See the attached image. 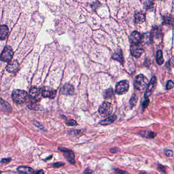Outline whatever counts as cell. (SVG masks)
<instances>
[{
	"label": "cell",
	"mask_w": 174,
	"mask_h": 174,
	"mask_svg": "<svg viewBox=\"0 0 174 174\" xmlns=\"http://www.w3.org/2000/svg\"><path fill=\"white\" fill-rule=\"evenodd\" d=\"M158 168L159 170L162 171V172L166 173V168L165 166H163L160 165V164H158Z\"/></svg>",
	"instance_id": "obj_31"
},
{
	"label": "cell",
	"mask_w": 174,
	"mask_h": 174,
	"mask_svg": "<svg viewBox=\"0 0 174 174\" xmlns=\"http://www.w3.org/2000/svg\"><path fill=\"white\" fill-rule=\"evenodd\" d=\"M156 134L154 133L153 132H149L147 134V135L146 136V137L147 138H150V139H153L154 138L155 136H156Z\"/></svg>",
	"instance_id": "obj_29"
},
{
	"label": "cell",
	"mask_w": 174,
	"mask_h": 174,
	"mask_svg": "<svg viewBox=\"0 0 174 174\" xmlns=\"http://www.w3.org/2000/svg\"><path fill=\"white\" fill-rule=\"evenodd\" d=\"M13 56V49L9 46H7L4 48L1 55V60L5 62H9Z\"/></svg>",
	"instance_id": "obj_5"
},
{
	"label": "cell",
	"mask_w": 174,
	"mask_h": 174,
	"mask_svg": "<svg viewBox=\"0 0 174 174\" xmlns=\"http://www.w3.org/2000/svg\"><path fill=\"white\" fill-rule=\"evenodd\" d=\"M28 96V93L26 91L22 90H15L12 93V98L15 103H20L24 102Z\"/></svg>",
	"instance_id": "obj_1"
},
{
	"label": "cell",
	"mask_w": 174,
	"mask_h": 174,
	"mask_svg": "<svg viewBox=\"0 0 174 174\" xmlns=\"http://www.w3.org/2000/svg\"><path fill=\"white\" fill-rule=\"evenodd\" d=\"M149 99H146L145 101H144V102L142 103V110L145 109L147 108V107L149 105Z\"/></svg>",
	"instance_id": "obj_30"
},
{
	"label": "cell",
	"mask_w": 174,
	"mask_h": 174,
	"mask_svg": "<svg viewBox=\"0 0 174 174\" xmlns=\"http://www.w3.org/2000/svg\"><path fill=\"white\" fill-rule=\"evenodd\" d=\"M148 84V79L146 76L143 74H140L136 77L134 85L135 88L138 90H142Z\"/></svg>",
	"instance_id": "obj_2"
},
{
	"label": "cell",
	"mask_w": 174,
	"mask_h": 174,
	"mask_svg": "<svg viewBox=\"0 0 174 174\" xmlns=\"http://www.w3.org/2000/svg\"><path fill=\"white\" fill-rule=\"evenodd\" d=\"M156 61L159 65H162L164 62V59L163 57L162 52L161 50H159L157 52L156 55Z\"/></svg>",
	"instance_id": "obj_20"
},
{
	"label": "cell",
	"mask_w": 174,
	"mask_h": 174,
	"mask_svg": "<svg viewBox=\"0 0 174 174\" xmlns=\"http://www.w3.org/2000/svg\"><path fill=\"white\" fill-rule=\"evenodd\" d=\"M174 87V83L172 81H168L166 83V88L167 90L172 89Z\"/></svg>",
	"instance_id": "obj_25"
},
{
	"label": "cell",
	"mask_w": 174,
	"mask_h": 174,
	"mask_svg": "<svg viewBox=\"0 0 174 174\" xmlns=\"http://www.w3.org/2000/svg\"><path fill=\"white\" fill-rule=\"evenodd\" d=\"M61 93L65 95H73L74 94V88L69 84H65L63 86L61 90Z\"/></svg>",
	"instance_id": "obj_11"
},
{
	"label": "cell",
	"mask_w": 174,
	"mask_h": 174,
	"mask_svg": "<svg viewBox=\"0 0 174 174\" xmlns=\"http://www.w3.org/2000/svg\"><path fill=\"white\" fill-rule=\"evenodd\" d=\"M164 153L165 155L168 157H171L173 155V151L172 150H165L164 151Z\"/></svg>",
	"instance_id": "obj_28"
},
{
	"label": "cell",
	"mask_w": 174,
	"mask_h": 174,
	"mask_svg": "<svg viewBox=\"0 0 174 174\" xmlns=\"http://www.w3.org/2000/svg\"><path fill=\"white\" fill-rule=\"evenodd\" d=\"M113 111V106L108 102H104L100 106L99 113L102 117H107L111 115Z\"/></svg>",
	"instance_id": "obj_3"
},
{
	"label": "cell",
	"mask_w": 174,
	"mask_h": 174,
	"mask_svg": "<svg viewBox=\"0 0 174 174\" xmlns=\"http://www.w3.org/2000/svg\"><path fill=\"white\" fill-rule=\"evenodd\" d=\"M66 124L69 126H76L77 125V123L75 120L72 119L70 120L69 121L66 122Z\"/></svg>",
	"instance_id": "obj_26"
},
{
	"label": "cell",
	"mask_w": 174,
	"mask_h": 174,
	"mask_svg": "<svg viewBox=\"0 0 174 174\" xmlns=\"http://www.w3.org/2000/svg\"><path fill=\"white\" fill-rule=\"evenodd\" d=\"M64 165H65L64 164H62L61 162H58L56 163L55 164H53V166H54V167L58 168V167H60V166H64Z\"/></svg>",
	"instance_id": "obj_34"
},
{
	"label": "cell",
	"mask_w": 174,
	"mask_h": 174,
	"mask_svg": "<svg viewBox=\"0 0 174 174\" xmlns=\"http://www.w3.org/2000/svg\"><path fill=\"white\" fill-rule=\"evenodd\" d=\"M129 40L131 44L140 43L142 41V35L137 31H134L129 36Z\"/></svg>",
	"instance_id": "obj_10"
},
{
	"label": "cell",
	"mask_w": 174,
	"mask_h": 174,
	"mask_svg": "<svg viewBox=\"0 0 174 174\" xmlns=\"http://www.w3.org/2000/svg\"><path fill=\"white\" fill-rule=\"evenodd\" d=\"M129 88V83L126 80L119 81L116 87V93L118 95L125 94L127 92Z\"/></svg>",
	"instance_id": "obj_4"
},
{
	"label": "cell",
	"mask_w": 174,
	"mask_h": 174,
	"mask_svg": "<svg viewBox=\"0 0 174 174\" xmlns=\"http://www.w3.org/2000/svg\"><path fill=\"white\" fill-rule=\"evenodd\" d=\"M84 174H95L93 171L91 170L90 168H87L85 170Z\"/></svg>",
	"instance_id": "obj_32"
},
{
	"label": "cell",
	"mask_w": 174,
	"mask_h": 174,
	"mask_svg": "<svg viewBox=\"0 0 174 174\" xmlns=\"http://www.w3.org/2000/svg\"><path fill=\"white\" fill-rule=\"evenodd\" d=\"M9 34V28L6 25L0 26V40L6 39Z\"/></svg>",
	"instance_id": "obj_13"
},
{
	"label": "cell",
	"mask_w": 174,
	"mask_h": 174,
	"mask_svg": "<svg viewBox=\"0 0 174 174\" xmlns=\"http://www.w3.org/2000/svg\"><path fill=\"white\" fill-rule=\"evenodd\" d=\"M10 159H4L2 160V162L3 163H8L10 161Z\"/></svg>",
	"instance_id": "obj_36"
},
{
	"label": "cell",
	"mask_w": 174,
	"mask_h": 174,
	"mask_svg": "<svg viewBox=\"0 0 174 174\" xmlns=\"http://www.w3.org/2000/svg\"><path fill=\"white\" fill-rule=\"evenodd\" d=\"M44 174V172L42 170H39V171L36 172L34 174Z\"/></svg>",
	"instance_id": "obj_35"
},
{
	"label": "cell",
	"mask_w": 174,
	"mask_h": 174,
	"mask_svg": "<svg viewBox=\"0 0 174 174\" xmlns=\"http://www.w3.org/2000/svg\"><path fill=\"white\" fill-rule=\"evenodd\" d=\"M42 96L41 90L36 87H32L29 92V98L33 103L40 101Z\"/></svg>",
	"instance_id": "obj_6"
},
{
	"label": "cell",
	"mask_w": 174,
	"mask_h": 174,
	"mask_svg": "<svg viewBox=\"0 0 174 174\" xmlns=\"http://www.w3.org/2000/svg\"><path fill=\"white\" fill-rule=\"evenodd\" d=\"M138 102V97L135 94H133L130 100V105L131 107H133Z\"/></svg>",
	"instance_id": "obj_23"
},
{
	"label": "cell",
	"mask_w": 174,
	"mask_h": 174,
	"mask_svg": "<svg viewBox=\"0 0 174 174\" xmlns=\"http://www.w3.org/2000/svg\"><path fill=\"white\" fill-rule=\"evenodd\" d=\"M20 68V65L18 61L17 60H13L11 61L8 64L7 67V71L10 73H14L18 71Z\"/></svg>",
	"instance_id": "obj_12"
},
{
	"label": "cell",
	"mask_w": 174,
	"mask_h": 174,
	"mask_svg": "<svg viewBox=\"0 0 174 174\" xmlns=\"http://www.w3.org/2000/svg\"><path fill=\"white\" fill-rule=\"evenodd\" d=\"M144 8L147 10H151L153 9L154 7V3L151 0H147L144 3Z\"/></svg>",
	"instance_id": "obj_21"
},
{
	"label": "cell",
	"mask_w": 174,
	"mask_h": 174,
	"mask_svg": "<svg viewBox=\"0 0 174 174\" xmlns=\"http://www.w3.org/2000/svg\"><path fill=\"white\" fill-rule=\"evenodd\" d=\"M58 149L61 152H62L63 156H65V159L70 164H75V155L72 151L66 148H61V147L59 148Z\"/></svg>",
	"instance_id": "obj_9"
},
{
	"label": "cell",
	"mask_w": 174,
	"mask_h": 174,
	"mask_svg": "<svg viewBox=\"0 0 174 174\" xmlns=\"http://www.w3.org/2000/svg\"><path fill=\"white\" fill-rule=\"evenodd\" d=\"M156 86H157L156 78L155 77H152V79H151L150 83H148L147 86V88L144 94L145 98H147L152 94L156 89Z\"/></svg>",
	"instance_id": "obj_7"
},
{
	"label": "cell",
	"mask_w": 174,
	"mask_h": 174,
	"mask_svg": "<svg viewBox=\"0 0 174 174\" xmlns=\"http://www.w3.org/2000/svg\"><path fill=\"white\" fill-rule=\"evenodd\" d=\"M112 58L114 60H116V61H119L120 63L123 62V56L121 53V51L119 52H116V53H114V55L112 56Z\"/></svg>",
	"instance_id": "obj_19"
},
{
	"label": "cell",
	"mask_w": 174,
	"mask_h": 174,
	"mask_svg": "<svg viewBox=\"0 0 174 174\" xmlns=\"http://www.w3.org/2000/svg\"><path fill=\"white\" fill-rule=\"evenodd\" d=\"M134 18H135V22L138 24L142 23L145 21L146 19L145 14L141 11L136 13V14L134 15Z\"/></svg>",
	"instance_id": "obj_15"
},
{
	"label": "cell",
	"mask_w": 174,
	"mask_h": 174,
	"mask_svg": "<svg viewBox=\"0 0 174 174\" xmlns=\"http://www.w3.org/2000/svg\"><path fill=\"white\" fill-rule=\"evenodd\" d=\"M130 52L132 55L134 57L137 58L140 57L144 52L141 43L138 44H131L130 47Z\"/></svg>",
	"instance_id": "obj_8"
},
{
	"label": "cell",
	"mask_w": 174,
	"mask_h": 174,
	"mask_svg": "<svg viewBox=\"0 0 174 174\" xmlns=\"http://www.w3.org/2000/svg\"><path fill=\"white\" fill-rule=\"evenodd\" d=\"M56 94V91L55 90H47L44 89L41 90L42 96L44 97H49L50 98H54L55 97Z\"/></svg>",
	"instance_id": "obj_14"
},
{
	"label": "cell",
	"mask_w": 174,
	"mask_h": 174,
	"mask_svg": "<svg viewBox=\"0 0 174 174\" xmlns=\"http://www.w3.org/2000/svg\"><path fill=\"white\" fill-rule=\"evenodd\" d=\"M114 171L116 173V174H129L128 173L125 171L120 170L119 168L114 169Z\"/></svg>",
	"instance_id": "obj_27"
},
{
	"label": "cell",
	"mask_w": 174,
	"mask_h": 174,
	"mask_svg": "<svg viewBox=\"0 0 174 174\" xmlns=\"http://www.w3.org/2000/svg\"><path fill=\"white\" fill-rule=\"evenodd\" d=\"M114 95V91L112 89H107L104 93V97L106 99H110L113 97Z\"/></svg>",
	"instance_id": "obj_22"
},
{
	"label": "cell",
	"mask_w": 174,
	"mask_h": 174,
	"mask_svg": "<svg viewBox=\"0 0 174 174\" xmlns=\"http://www.w3.org/2000/svg\"><path fill=\"white\" fill-rule=\"evenodd\" d=\"M18 172L24 174H33L34 171L32 168L28 166H20L18 168Z\"/></svg>",
	"instance_id": "obj_16"
},
{
	"label": "cell",
	"mask_w": 174,
	"mask_h": 174,
	"mask_svg": "<svg viewBox=\"0 0 174 174\" xmlns=\"http://www.w3.org/2000/svg\"><path fill=\"white\" fill-rule=\"evenodd\" d=\"M119 151V149L118 148H112L110 149V152L112 153H116Z\"/></svg>",
	"instance_id": "obj_33"
},
{
	"label": "cell",
	"mask_w": 174,
	"mask_h": 174,
	"mask_svg": "<svg viewBox=\"0 0 174 174\" xmlns=\"http://www.w3.org/2000/svg\"><path fill=\"white\" fill-rule=\"evenodd\" d=\"M164 22L166 24H170L171 22H173V19L171 18V16H165L164 17Z\"/></svg>",
	"instance_id": "obj_24"
},
{
	"label": "cell",
	"mask_w": 174,
	"mask_h": 174,
	"mask_svg": "<svg viewBox=\"0 0 174 174\" xmlns=\"http://www.w3.org/2000/svg\"><path fill=\"white\" fill-rule=\"evenodd\" d=\"M116 116H111L109 117H108L104 120L101 121L100 122V124L102 125H107L109 124L114 123V122L116 121Z\"/></svg>",
	"instance_id": "obj_17"
},
{
	"label": "cell",
	"mask_w": 174,
	"mask_h": 174,
	"mask_svg": "<svg viewBox=\"0 0 174 174\" xmlns=\"http://www.w3.org/2000/svg\"><path fill=\"white\" fill-rule=\"evenodd\" d=\"M0 109L5 111H10L11 110V107L10 104L1 98H0Z\"/></svg>",
	"instance_id": "obj_18"
}]
</instances>
